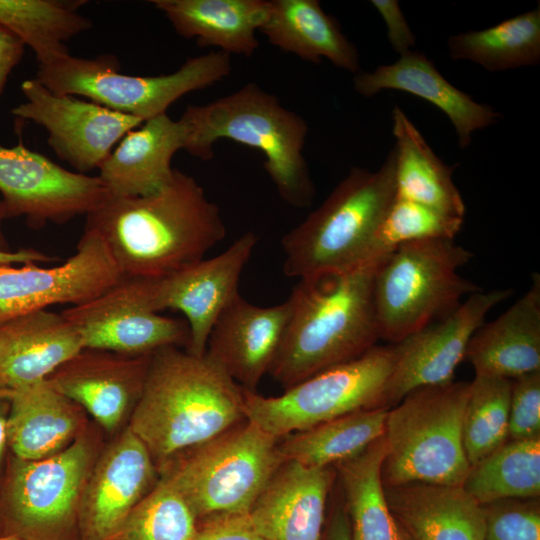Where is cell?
<instances>
[{"label":"cell","instance_id":"6da1fadb","mask_svg":"<svg viewBox=\"0 0 540 540\" xmlns=\"http://www.w3.org/2000/svg\"><path fill=\"white\" fill-rule=\"evenodd\" d=\"M85 227L101 236L124 278L174 273L202 260L226 235L218 206L176 168L154 193L110 197L87 215Z\"/></svg>","mask_w":540,"mask_h":540},{"label":"cell","instance_id":"7a4b0ae2","mask_svg":"<svg viewBox=\"0 0 540 540\" xmlns=\"http://www.w3.org/2000/svg\"><path fill=\"white\" fill-rule=\"evenodd\" d=\"M245 420L241 386L206 354L169 346L152 353L128 428L166 468Z\"/></svg>","mask_w":540,"mask_h":540},{"label":"cell","instance_id":"3957f363","mask_svg":"<svg viewBox=\"0 0 540 540\" xmlns=\"http://www.w3.org/2000/svg\"><path fill=\"white\" fill-rule=\"evenodd\" d=\"M384 257L299 279L288 297L289 320L268 373L284 390L376 345L373 281Z\"/></svg>","mask_w":540,"mask_h":540},{"label":"cell","instance_id":"277c9868","mask_svg":"<svg viewBox=\"0 0 540 540\" xmlns=\"http://www.w3.org/2000/svg\"><path fill=\"white\" fill-rule=\"evenodd\" d=\"M180 118L189 128L192 156L212 159L221 139L257 149L280 197L293 207L311 205L315 186L303 154L308 125L275 95L250 82L207 104L188 105Z\"/></svg>","mask_w":540,"mask_h":540},{"label":"cell","instance_id":"5b68a950","mask_svg":"<svg viewBox=\"0 0 540 540\" xmlns=\"http://www.w3.org/2000/svg\"><path fill=\"white\" fill-rule=\"evenodd\" d=\"M395 148L377 171L353 167L323 203L282 239L283 272L307 278L367 261L377 226L395 197Z\"/></svg>","mask_w":540,"mask_h":540},{"label":"cell","instance_id":"8992f818","mask_svg":"<svg viewBox=\"0 0 540 540\" xmlns=\"http://www.w3.org/2000/svg\"><path fill=\"white\" fill-rule=\"evenodd\" d=\"M469 389L470 382L453 380L422 387L388 409L383 486L463 485L470 469L462 435Z\"/></svg>","mask_w":540,"mask_h":540},{"label":"cell","instance_id":"52a82bcc","mask_svg":"<svg viewBox=\"0 0 540 540\" xmlns=\"http://www.w3.org/2000/svg\"><path fill=\"white\" fill-rule=\"evenodd\" d=\"M473 253L454 239L408 243L375 272L373 302L379 339L395 344L454 312L482 288L459 274Z\"/></svg>","mask_w":540,"mask_h":540},{"label":"cell","instance_id":"ba28073f","mask_svg":"<svg viewBox=\"0 0 540 540\" xmlns=\"http://www.w3.org/2000/svg\"><path fill=\"white\" fill-rule=\"evenodd\" d=\"M277 438L245 420L176 459L164 477L203 522L247 515L285 461Z\"/></svg>","mask_w":540,"mask_h":540},{"label":"cell","instance_id":"9c48e42d","mask_svg":"<svg viewBox=\"0 0 540 540\" xmlns=\"http://www.w3.org/2000/svg\"><path fill=\"white\" fill-rule=\"evenodd\" d=\"M115 55L79 58L68 54L38 65L36 79L57 94L82 96L111 110L144 121L164 114L182 96L226 78L232 70L230 55L210 52L188 58L175 72L137 76L120 73Z\"/></svg>","mask_w":540,"mask_h":540},{"label":"cell","instance_id":"30bf717a","mask_svg":"<svg viewBox=\"0 0 540 540\" xmlns=\"http://www.w3.org/2000/svg\"><path fill=\"white\" fill-rule=\"evenodd\" d=\"M394 366L392 344L318 372L265 397L243 389L246 420L282 438L360 410L381 408Z\"/></svg>","mask_w":540,"mask_h":540},{"label":"cell","instance_id":"8fae6325","mask_svg":"<svg viewBox=\"0 0 540 540\" xmlns=\"http://www.w3.org/2000/svg\"><path fill=\"white\" fill-rule=\"evenodd\" d=\"M0 194L6 219L24 217L35 229L88 215L110 198L98 176L71 172L25 147L0 146Z\"/></svg>","mask_w":540,"mask_h":540},{"label":"cell","instance_id":"7c38bea8","mask_svg":"<svg viewBox=\"0 0 540 540\" xmlns=\"http://www.w3.org/2000/svg\"><path fill=\"white\" fill-rule=\"evenodd\" d=\"M61 313L88 349L140 356L189 341L185 319L153 309L148 279L123 277L97 297Z\"/></svg>","mask_w":540,"mask_h":540},{"label":"cell","instance_id":"4fadbf2b","mask_svg":"<svg viewBox=\"0 0 540 540\" xmlns=\"http://www.w3.org/2000/svg\"><path fill=\"white\" fill-rule=\"evenodd\" d=\"M21 91L25 101L11 113L43 127L51 149L77 173L99 169L120 140L144 122L90 100L54 93L36 78L24 80Z\"/></svg>","mask_w":540,"mask_h":540},{"label":"cell","instance_id":"5bb4252c","mask_svg":"<svg viewBox=\"0 0 540 540\" xmlns=\"http://www.w3.org/2000/svg\"><path fill=\"white\" fill-rule=\"evenodd\" d=\"M122 278L101 236L85 227L76 252L60 265L0 264V326L52 305L84 303Z\"/></svg>","mask_w":540,"mask_h":540},{"label":"cell","instance_id":"9a60e30c","mask_svg":"<svg viewBox=\"0 0 540 540\" xmlns=\"http://www.w3.org/2000/svg\"><path fill=\"white\" fill-rule=\"evenodd\" d=\"M511 294V289H481L447 317L392 344L394 366L381 408H392L418 388L452 381L475 331L488 312Z\"/></svg>","mask_w":540,"mask_h":540},{"label":"cell","instance_id":"2e32d148","mask_svg":"<svg viewBox=\"0 0 540 540\" xmlns=\"http://www.w3.org/2000/svg\"><path fill=\"white\" fill-rule=\"evenodd\" d=\"M248 231L220 254L188 265L174 273L149 280L153 309L181 312L189 327L187 352L202 356L213 325L239 294V280L258 243Z\"/></svg>","mask_w":540,"mask_h":540},{"label":"cell","instance_id":"e0dca14e","mask_svg":"<svg viewBox=\"0 0 540 540\" xmlns=\"http://www.w3.org/2000/svg\"><path fill=\"white\" fill-rule=\"evenodd\" d=\"M290 311L288 298L262 307L238 294L213 325L205 354L243 389L255 391L270 371Z\"/></svg>","mask_w":540,"mask_h":540},{"label":"cell","instance_id":"ac0fdd59","mask_svg":"<svg viewBox=\"0 0 540 540\" xmlns=\"http://www.w3.org/2000/svg\"><path fill=\"white\" fill-rule=\"evenodd\" d=\"M335 472L285 460L274 472L248 518L265 540H320Z\"/></svg>","mask_w":540,"mask_h":540},{"label":"cell","instance_id":"d6986e66","mask_svg":"<svg viewBox=\"0 0 540 540\" xmlns=\"http://www.w3.org/2000/svg\"><path fill=\"white\" fill-rule=\"evenodd\" d=\"M89 458L84 441L40 460L16 458L6 488L8 510L15 522L38 528L66 519L80 496Z\"/></svg>","mask_w":540,"mask_h":540},{"label":"cell","instance_id":"ffe728a7","mask_svg":"<svg viewBox=\"0 0 540 540\" xmlns=\"http://www.w3.org/2000/svg\"><path fill=\"white\" fill-rule=\"evenodd\" d=\"M151 355L122 354L120 358L116 352L84 348L47 380L111 430L119 424L132 399L138 400Z\"/></svg>","mask_w":540,"mask_h":540},{"label":"cell","instance_id":"44dd1931","mask_svg":"<svg viewBox=\"0 0 540 540\" xmlns=\"http://www.w3.org/2000/svg\"><path fill=\"white\" fill-rule=\"evenodd\" d=\"M189 128L167 113L145 120L130 130L102 163L98 177L110 197L145 196L169 182L174 154L186 150Z\"/></svg>","mask_w":540,"mask_h":540},{"label":"cell","instance_id":"7402d4cb","mask_svg":"<svg viewBox=\"0 0 540 540\" xmlns=\"http://www.w3.org/2000/svg\"><path fill=\"white\" fill-rule=\"evenodd\" d=\"M353 87L365 97L383 90H398L430 102L448 117L462 148L471 143L476 130L494 124L501 117L492 107L476 102L453 86L425 54L415 50L392 64L379 65L371 72H358Z\"/></svg>","mask_w":540,"mask_h":540},{"label":"cell","instance_id":"603a6c76","mask_svg":"<svg viewBox=\"0 0 540 540\" xmlns=\"http://www.w3.org/2000/svg\"><path fill=\"white\" fill-rule=\"evenodd\" d=\"M154 478V461L148 449L127 428L98 462L84 493L91 537L108 540L149 493Z\"/></svg>","mask_w":540,"mask_h":540},{"label":"cell","instance_id":"cb8c5ba5","mask_svg":"<svg viewBox=\"0 0 540 540\" xmlns=\"http://www.w3.org/2000/svg\"><path fill=\"white\" fill-rule=\"evenodd\" d=\"M403 540H485V515L462 486H383Z\"/></svg>","mask_w":540,"mask_h":540},{"label":"cell","instance_id":"d4e9b609","mask_svg":"<svg viewBox=\"0 0 540 540\" xmlns=\"http://www.w3.org/2000/svg\"><path fill=\"white\" fill-rule=\"evenodd\" d=\"M83 349L62 313L44 309L15 318L0 326V388L45 380Z\"/></svg>","mask_w":540,"mask_h":540},{"label":"cell","instance_id":"484cf974","mask_svg":"<svg viewBox=\"0 0 540 540\" xmlns=\"http://www.w3.org/2000/svg\"><path fill=\"white\" fill-rule=\"evenodd\" d=\"M475 375L515 379L540 371V276L495 320L471 337L465 357Z\"/></svg>","mask_w":540,"mask_h":540},{"label":"cell","instance_id":"4316f807","mask_svg":"<svg viewBox=\"0 0 540 540\" xmlns=\"http://www.w3.org/2000/svg\"><path fill=\"white\" fill-rule=\"evenodd\" d=\"M175 32L200 47L228 55L251 56L259 47L256 32L264 24L267 0H152Z\"/></svg>","mask_w":540,"mask_h":540},{"label":"cell","instance_id":"83f0119b","mask_svg":"<svg viewBox=\"0 0 540 540\" xmlns=\"http://www.w3.org/2000/svg\"><path fill=\"white\" fill-rule=\"evenodd\" d=\"M259 32L271 45L304 61L318 64L327 59L348 72L361 71L357 48L317 0L269 1Z\"/></svg>","mask_w":540,"mask_h":540},{"label":"cell","instance_id":"f1b7e54d","mask_svg":"<svg viewBox=\"0 0 540 540\" xmlns=\"http://www.w3.org/2000/svg\"><path fill=\"white\" fill-rule=\"evenodd\" d=\"M8 445L17 459L36 461L57 452L77 427L71 400L47 379L6 390Z\"/></svg>","mask_w":540,"mask_h":540},{"label":"cell","instance_id":"f546056e","mask_svg":"<svg viewBox=\"0 0 540 540\" xmlns=\"http://www.w3.org/2000/svg\"><path fill=\"white\" fill-rule=\"evenodd\" d=\"M392 120L396 139L395 198L464 218L466 206L454 184L453 168L434 153L398 106L392 110Z\"/></svg>","mask_w":540,"mask_h":540},{"label":"cell","instance_id":"4dcf8cb0","mask_svg":"<svg viewBox=\"0 0 540 540\" xmlns=\"http://www.w3.org/2000/svg\"><path fill=\"white\" fill-rule=\"evenodd\" d=\"M384 437L358 455L337 463L352 540H403L381 480Z\"/></svg>","mask_w":540,"mask_h":540},{"label":"cell","instance_id":"1f68e13d","mask_svg":"<svg viewBox=\"0 0 540 540\" xmlns=\"http://www.w3.org/2000/svg\"><path fill=\"white\" fill-rule=\"evenodd\" d=\"M388 409L360 410L282 437L284 460L308 467H333L384 436Z\"/></svg>","mask_w":540,"mask_h":540},{"label":"cell","instance_id":"d6a6232c","mask_svg":"<svg viewBox=\"0 0 540 540\" xmlns=\"http://www.w3.org/2000/svg\"><path fill=\"white\" fill-rule=\"evenodd\" d=\"M85 0H0V24L29 46L38 65L68 54L65 43L88 30L92 21L78 10Z\"/></svg>","mask_w":540,"mask_h":540},{"label":"cell","instance_id":"836d02e7","mask_svg":"<svg viewBox=\"0 0 540 540\" xmlns=\"http://www.w3.org/2000/svg\"><path fill=\"white\" fill-rule=\"evenodd\" d=\"M453 60L477 63L488 71H504L540 62V7L478 31L447 40Z\"/></svg>","mask_w":540,"mask_h":540},{"label":"cell","instance_id":"e575fe53","mask_svg":"<svg viewBox=\"0 0 540 540\" xmlns=\"http://www.w3.org/2000/svg\"><path fill=\"white\" fill-rule=\"evenodd\" d=\"M463 489L480 505L540 495V437L507 440L470 466Z\"/></svg>","mask_w":540,"mask_h":540},{"label":"cell","instance_id":"d590c367","mask_svg":"<svg viewBox=\"0 0 540 540\" xmlns=\"http://www.w3.org/2000/svg\"><path fill=\"white\" fill-rule=\"evenodd\" d=\"M512 380L475 375L463 416V445L470 466L508 439Z\"/></svg>","mask_w":540,"mask_h":540},{"label":"cell","instance_id":"8d00e7d4","mask_svg":"<svg viewBox=\"0 0 540 540\" xmlns=\"http://www.w3.org/2000/svg\"><path fill=\"white\" fill-rule=\"evenodd\" d=\"M196 531L192 510L162 478L108 540H193Z\"/></svg>","mask_w":540,"mask_h":540},{"label":"cell","instance_id":"74e56055","mask_svg":"<svg viewBox=\"0 0 540 540\" xmlns=\"http://www.w3.org/2000/svg\"><path fill=\"white\" fill-rule=\"evenodd\" d=\"M463 223L464 218L394 197L375 230L368 259L384 257L408 243L454 239Z\"/></svg>","mask_w":540,"mask_h":540},{"label":"cell","instance_id":"f35d334b","mask_svg":"<svg viewBox=\"0 0 540 540\" xmlns=\"http://www.w3.org/2000/svg\"><path fill=\"white\" fill-rule=\"evenodd\" d=\"M481 506L485 540H540V511L535 499H506Z\"/></svg>","mask_w":540,"mask_h":540},{"label":"cell","instance_id":"ab89813d","mask_svg":"<svg viewBox=\"0 0 540 540\" xmlns=\"http://www.w3.org/2000/svg\"><path fill=\"white\" fill-rule=\"evenodd\" d=\"M540 437V371L512 380L508 438Z\"/></svg>","mask_w":540,"mask_h":540},{"label":"cell","instance_id":"60d3db41","mask_svg":"<svg viewBox=\"0 0 540 540\" xmlns=\"http://www.w3.org/2000/svg\"><path fill=\"white\" fill-rule=\"evenodd\" d=\"M387 28V37L393 50L403 56L413 50L415 35L396 0H371Z\"/></svg>","mask_w":540,"mask_h":540},{"label":"cell","instance_id":"b9f144b4","mask_svg":"<svg viewBox=\"0 0 540 540\" xmlns=\"http://www.w3.org/2000/svg\"><path fill=\"white\" fill-rule=\"evenodd\" d=\"M193 540H265L251 525L247 515H232L203 522Z\"/></svg>","mask_w":540,"mask_h":540},{"label":"cell","instance_id":"7bdbcfd3","mask_svg":"<svg viewBox=\"0 0 540 540\" xmlns=\"http://www.w3.org/2000/svg\"><path fill=\"white\" fill-rule=\"evenodd\" d=\"M24 48L23 42L0 24V97L10 73L23 57Z\"/></svg>","mask_w":540,"mask_h":540},{"label":"cell","instance_id":"ee69618b","mask_svg":"<svg viewBox=\"0 0 540 540\" xmlns=\"http://www.w3.org/2000/svg\"><path fill=\"white\" fill-rule=\"evenodd\" d=\"M56 258L35 249H20L17 251L0 250V264H27V263H48Z\"/></svg>","mask_w":540,"mask_h":540},{"label":"cell","instance_id":"f6af8a7d","mask_svg":"<svg viewBox=\"0 0 540 540\" xmlns=\"http://www.w3.org/2000/svg\"><path fill=\"white\" fill-rule=\"evenodd\" d=\"M326 540H352L344 505H339L334 510L328 527Z\"/></svg>","mask_w":540,"mask_h":540},{"label":"cell","instance_id":"bcb514c9","mask_svg":"<svg viewBox=\"0 0 540 540\" xmlns=\"http://www.w3.org/2000/svg\"><path fill=\"white\" fill-rule=\"evenodd\" d=\"M9 403L5 389L0 388V465L8 445V416Z\"/></svg>","mask_w":540,"mask_h":540},{"label":"cell","instance_id":"7dc6e473","mask_svg":"<svg viewBox=\"0 0 540 540\" xmlns=\"http://www.w3.org/2000/svg\"><path fill=\"white\" fill-rule=\"evenodd\" d=\"M5 219H6L5 209H4L2 199L0 197V250L11 251L9 248L8 242L5 238L3 228H2V223Z\"/></svg>","mask_w":540,"mask_h":540},{"label":"cell","instance_id":"c3c4849f","mask_svg":"<svg viewBox=\"0 0 540 540\" xmlns=\"http://www.w3.org/2000/svg\"><path fill=\"white\" fill-rule=\"evenodd\" d=\"M0 540H24V539L18 535L11 534V535H6V536H0Z\"/></svg>","mask_w":540,"mask_h":540}]
</instances>
